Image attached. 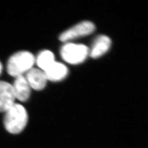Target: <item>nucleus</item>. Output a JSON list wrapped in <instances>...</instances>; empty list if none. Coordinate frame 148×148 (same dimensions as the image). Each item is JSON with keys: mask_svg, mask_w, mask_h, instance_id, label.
<instances>
[{"mask_svg": "<svg viewBox=\"0 0 148 148\" xmlns=\"http://www.w3.org/2000/svg\"><path fill=\"white\" fill-rule=\"evenodd\" d=\"M28 114L25 108L18 103H14L5 112L3 123L5 130L12 134L21 133L26 127Z\"/></svg>", "mask_w": 148, "mask_h": 148, "instance_id": "f257e3e1", "label": "nucleus"}, {"mask_svg": "<svg viewBox=\"0 0 148 148\" xmlns=\"http://www.w3.org/2000/svg\"><path fill=\"white\" fill-rule=\"evenodd\" d=\"M35 63V57L28 51H19L13 54L7 64V71L9 75L15 78L33 68Z\"/></svg>", "mask_w": 148, "mask_h": 148, "instance_id": "f03ea898", "label": "nucleus"}, {"mask_svg": "<svg viewBox=\"0 0 148 148\" xmlns=\"http://www.w3.org/2000/svg\"><path fill=\"white\" fill-rule=\"evenodd\" d=\"M89 51L88 48L84 45L67 43L61 48L60 54L65 62L76 65L85 61Z\"/></svg>", "mask_w": 148, "mask_h": 148, "instance_id": "7ed1b4c3", "label": "nucleus"}, {"mask_svg": "<svg viewBox=\"0 0 148 148\" xmlns=\"http://www.w3.org/2000/svg\"><path fill=\"white\" fill-rule=\"evenodd\" d=\"M95 25L90 21L81 22L73 27L63 32L59 37V40L63 42H68L79 37L87 36L93 32Z\"/></svg>", "mask_w": 148, "mask_h": 148, "instance_id": "20e7f679", "label": "nucleus"}, {"mask_svg": "<svg viewBox=\"0 0 148 148\" xmlns=\"http://www.w3.org/2000/svg\"><path fill=\"white\" fill-rule=\"evenodd\" d=\"M15 95L11 84L0 81V112H5L15 103Z\"/></svg>", "mask_w": 148, "mask_h": 148, "instance_id": "39448f33", "label": "nucleus"}, {"mask_svg": "<svg viewBox=\"0 0 148 148\" xmlns=\"http://www.w3.org/2000/svg\"><path fill=\"white\" fill-rule=\"evenodd\" d=\"M31 88L36 90H43L47 84V78L43 71L34 68L29 70L25 76Z\"/></svg>", "mask_w": 148, "mask_h": 148, "instance_id": "423d86ee", "label": "nucleus"}, {"mask_svg": "<svg viewBox=\"0 0 148 148\" xmlns=\"http://www.w3.org/2000/svg\"><path fill=\"white\" fill-rule=\"evenodd\" d=\"M12 85L16 99L21 101H27L31 93V87L23 75L16 77Z\"/></svg>", "mask_w": 148, "mask_h": 148, "instance_id": "0eeeda50", "label": "nucleus"}, {"mask_svg": "<svg viewBox=\"0 0 148 148\" xmlns=\"http://www.w3.org/2000/svg\"><path fill=\"white\" fill-rule=\"evenodd\" d=\"M111 40L106 35H101L95 39L89 54L93 58H99L108 51L111 46Z\"/></svg>", "mask_w": 148, "mask_h": 148, "instance_id": "6e6552de", "label": "nucleus"}, {"mask_svg": "<svg viewBox=\"0 0 148 148\" xmlns=\"http://www.w3.org/2000/svg\"><path fill=\"white\" fill-rule=\"evenodd\" d=\"M43 72L47 80L57 82L65 78L68 74V69L63 64L54 62Z\"/></svg>", "mask_w": 148, "mask_h": 148, "instance_id": "1a4fd4ad", "label": "nucleus"}, {"mask_svg": "<svg viewBox=\"0 0 148 148\" xmlns=\"http://www.w3.org/2000/svg\"><path fill=\"white\" fill-rule=\"evenodd\" d=\"M53 53L47 50L43 51L38 54L35 58V62L40 69L45 71L54 62Z\"/></svg>", "mask_w": 148, "mask_h": 148, "instance_id": "9d476101", "label": "nucleus"}, {"mask_svg": "<svg viewBox=\"0 0 148 148\" xmlns=\"http://www.w3.org/2000/svg\"><path fill=\"white\" fill-rule=\"evenodd\" d=\"M2 63L0 62V75H1V73H2Z\"/></svg>", "mask_w": 148, "mask_h": 148, "instance_id": "9b49d317", "label": "nucleus"}]
</instances>
